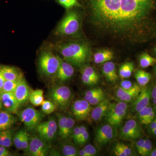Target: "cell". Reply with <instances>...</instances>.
Returning a JSON list of instances; mask_svg holds the SVG:
<instances>
[{
	"instance_id": "obj_53",
	"label": "cell",
	"mask_w": 156,
	"mask_h": 156,
	"mask_svg": "<svg viewBox=\"0 0 156 156\" xmlns=\"http://www.w3.org/2000/svg\"><path fill=\"white\" fill-rule=\"evenodd\" d=\"M78 156H88V154L86 152L84 149H82L78 151Z\"/></svg>"
},
{
	"instance_id": "obj_44",
	"label": "cell",
	"mask_w": 156,
	"mask_h": 156,
	"mask_svg": "<svg viewBox=\"0 0 156 156\" xmlns=\"http://www.w3.org/2000/svg\"><path fill=\"white\" fill-rule=\"evenodd\" d=\"M144 142H145V139H143V138H140H140L136 143V150L140 155L142 153Z\"/></svg>"
},
{
	"instance_id": "obj_35",
	"label": "cell",
	"mask_w": 156,
	"mask_h": 156,
	"mask_svg": "<svg viewBox=\"0 0 156 156\" xmlns=\"http://www.w3.org/2000/svg\"><path fill=\"white\" fill-rule=\"evenodd\" d=\"M103 92V90L101 88H96L89 89L85 92L84 99L87 101H89L90 99L95 97V95Z\"/></svg>"
},
{
	"instance_id": "obj_38",
	"label": "cell",
	"mask_w": 156,
	"mask_h": 156,
	"mask_svg": "<svg viewBox=\"0 0 156 156\" xmlns=\"http://www.w3.org/2000/svg\"><path fill=\"white\" fill-rule=\"evenodd\" d=\"M105 99V93L104 92H103L95 95V97L90 99L88 102L91 105H96Z\"/></svg>"
},
{
	"instance_id": "obj_36",
	"label": "cell",
	"mask_w": 156,
	"mask_h": 156,
	"mask_svg": "<svg viewBox=\"0 0 156 156\" xmlns=\"http://www.w3.org/2000/svg\"><path fill=\"white\" fill-rule=\"evenodd\" d=\"M58 3L65 9H71L75 6H80L78 0H57Z\"/></svg>"
},
{
	"instance_id": "obj_4",
	"label": "cell",
	"mask_w": 156,
	"mask_h": 156,
	"mask_svg": "<svg viewBox=\"0 0 156 156\" xmlns=\"http://www.w3.org/2000/svg\"><path fill=\"white\" fill-rule=\"evenodd\" d=\"M62 59L49 51L43 52L39 59V66L41 72L45 75L56 74Z\"/></svg>"
},
{
	"instance_id": "obj_57",
	"label": "cell",
	"mask_w": 156,
	"mask_h": 156,
	"mask_svg": "<svg viewBox=\"0 0 156 156\" xmlns=\"http://www.w3.org/2000/svg\"><path fill=\"white\" fill-rule=\"evenodd\" d=\"M1 91L0 90V108H2V102H1Z\"/></svg>"
},
{
	"instance_id": "obj_48",
	"label": "cell",
	"mask_w": 156,
	"mask_h": 156,
	"mask_svg": "<svg viewBox=\"0 0 156 156\" xmlns=\"http://www.w3.org/2000/svg\"><path fill=\"white\" fill-rule=\"evenodd\" d=\"M89 138V133L88 131H86L82 136L80 140L79 145H83L88 141Z\"/></svg>"
},
{
	"instance_id": "obj_11",
	"label": "cell",
	"mask_w": 156,
	"mask_h": 156,
	"mask_svg": "<svg viewBox=\"0 0 156 156\" xmlns=\"http://www.w3.org/2000/svg\"><path fill=\"white\" fill-rule=\"evenodd\" d=\"M26 151L30 156H45L48 154L50 147L46 141L34 136L30 137L29 144Z\"/></svg>"
},
{
	"instance_id": "obj_32",
	"label": "cell",
	"mask_w": 156,
	"mask_h": 156,
	"mask_svg": "<svg viewBox=\"0 0 156 156\" xmlns=\"http://www.w3.org/2000/svg\"><path fill=\"white\" fill-rule=\"evenodd\" d=\"M56 105L50 100H44L41 105V109L44 113L50 115L56 110Z\"/></svg>"
},
{
	"instance_id": "obj_13",
	"label": "cell",
	"mask_w": 156,
	"mask_h": 156,
	"mask_svg": "<svg viewBox=\"0 0 156 156\" xmlns=\"http://www.w3.org/2000/svg\"><path fill=\"white\" fill-rule=\"evenodd\" d=\"M151 88L147 87L141 89L139 95L132 102L131 107V112L138 113L149 105L151 99Z\"/></svg>"
},
{
	"instance_id": "obj_50",
	"label": "cell",
	"mask_w": 156,
	"mask_h": 156,
	"mask_svg": "<svg viewBox=\"0 0 156 156\" xmlns=\"http://www.w3.org/2000/svg\"><path fill=\"white\" fill-rule=\"evenodd\" d=\"M128 90H126V89H123L121 87H120L118 89L116 92V96L117 98L118 99H119L120 98L122 97V96L125 93H126V91Z\"/></svg>"
},
{
	"instance_id": "obj_5",
	"label": "cell",
	"mask_w": 156,
	"mask_h": 156,
	"mask_svg": "<svg viewBox=\"0 0 156 156\" xmlns=\"http://www.w3.org/2000/svg\"><path fill=\"white\" fill-rule=\"evenodd\" d=\"M72 96L70 89L64 86L54 87L51 89L49 94L50 101L62 109L67 108L71 101Z\"/></svg>"
},
{
	"instance_id": "obj_52",
	"label": "cell",
	"mask_w": 156,
	"mask_h": 156,
	"mask_svg": "<svg viewBox=\"0 0 156 156\" xmlns=\"http://www.w3.org/2000/svg\"><path fill=\"white\" fill-rule=\"evenodd\" d=\"M5 80H6L4 77L2 73L0 70V90H1V93H2V89L3 86H4V83Z\"/></svg>"
},
{
	"instance_id": "obj_29",
	"label": "cell",
	"mask_w": 156,
	"mask_h": 156,
	"mask_svg": "<svg viewBox=\"0 0 156 156\" xmlns=\"http://www.w3.org/2000/svg\"><path fill=\"white\" fill-rule=\"evenodd\" d=\"M75 122L72 117L69 116H67V122H66L65 129L62 136L61 137L62 139H68L72 136L73 130L75 127Z\"/></svg>"
},
{
	"instance_id": "obj_23",
	"label": "cell",
	"mask_w": 156,
	"mask_h": 156,
	"mask_svg": "<svg viewBox=\"0 0 156 156\" xmlns=\"http://www.w3.org/2000/svg\"><path fill=\"white\" fill-rule=\"evenodd\" d=\"M113 57V53L111 50H103L98 51L94 54V61L96 64L104 63L110 61Z\"/></svg>"
},
{
	"instance_id": "obj_47",
	"label": "cell",
	"mask_w": 156,
	"mask_h": 156,
	"mask_svg": "<svg viewBox=\"0 0 156 156\" xmlns=\"http://www.w3.org/2000/svg\"><path fill=\"white\" fill-rule=\"evenodd\" d=\"M134 69V64L132 62H128V67L127 71H126L125 78H128L131 76Z\"/></svg>"
},
{
	"instance_id": "obj_54",
	"label": "cell",
	"mask_w": 156,
	"mask_h": 156,
	"mask_svg": "<svg viewBox=\"0 0 156 156\" xmlns=\"http://www.w3.org/2000/svg\"><path fill=\"white\" fill-rule=\"evenodd\" d=\"M156 98V84L151 90V99Z\"/></svg>"
},
{
	"instance_id": "obj_39",
	"label": "cell",
	"mask_w": 156,
	"mask_h": 156,
	"mask_svg": "<svg viewBox=\"0 0 156 156\" xmlns=\"http://www.w3.org/2000/svg\"><path fill=\"white\" fill-rule=\"evenodd\" d=\"M81 75V79L82 81L85 85L87 86H92L93 85H96L98 83V81L96 80L95 79H93L91 77L87 76L84 73H82Z\"/></svg>"
},
{
	"instance_id": "obj_46",
	"label": "cell",
	"mask_w": 156,
	"mask_h": 156,
	"mask_svg": "<svg viewBox=\"0 0 156 156\" xmlns=\"http://www.w3.org/2000/svg\"><path fill=\"white\" fill-rule=\"evenodd\" d=\"M133 85L134 84L132 83L131 81L127 80L122 81L120 83V87L126 90H128V89H131Z\"/></svg>"
},
{
	"instance_id": "obj_6",
	"label": "cell",
	"mask_w": 156,
	"mask_h": 156,
	"mask_svg": "<svg viewBox=\"0 0 156 156\" xmlns=\"http://www.w3.org/2000/svg\"><path fill=\"white\" fill-rule=\"evenodd\" d=\"M128 105L120 101L116 104L111 103L105 115V119L112 126L119 125L128 111Z\"/></svg>"
},
{
	"instance_id": "obj_9",
	"label": "cell",
	"mask_w": 156,
	"mask_h": 156,
	"mask_svg": "<svg viewBox=\"0 0 156 156\" xmlns=\"http://www.w3.org/2000/svg\"><path fill=\"white\" fill-rule=\"evenodd\" d=\"M39 136L46 141H52L55 138L58 130V125L53 118L40 123L35 128Z\"/></svg>"
},
{
	"instance_id": "obj_12",
	"label": "cell",
	"mask_w": 156,
	"mask_h": 156,
	"mask_svg": "<svg viewBox=\"0 0 156 156\" xmlns=\"http://www.w3.org/2000/svg\"><path fill=\"white\" fill-rule=\"evenodd\" d=\"M112 126L110 124H105L97 128L95 131V141L98 146H104L113 139L114 132Z\"/></svg>"
},
{
	"instance_id": "obj_34",
	"label": "cell",
	"mask_w": 156,
	"mask_h": 156,
	"mask_svg": "<svg viewBox=\"0 0 156 156\" xmlns=\"http://www.w3.org/2000/svg\"><path fill=\"white\" fill-rule=\"evenodd\" d=\"M82 73H84L87 76L91 77L99 82V76L98 74L95 71L93 67L90 66H85L83 68Z\"/></svg>"
},
{
	"instance_id": "obj_31",
	"label": "cell",
	"mask_w": 156,
	"mask_h": 156,
	"mask_svg": "<svg viewBox=\"0 0 156 156\" xmlns=\"http://www.w3.org/2000/svg\"><path fill=\"white\" fill-rule=\"evenodd\" d=\"M20 80L17 81L6 80L2 89V92L14 93Z\"/></svg>"
},
{
	"instance_id": "obj_15",
	"label": "cell",
	"mask_w": 156,
	"mask_h": 156,
	"mask_svg": "<svg viewBox=\"0 0 156 156\" xmlns=\"http://www.w3.org/2000/svg\"><path fill=\"white\" fill-rule=\"evenodd\" d=\"M31 92L30 87H29L24 78H23L20 80L14 93L17 101L21 105L29 100Z\"/></svg>"
},
{
	"instance_id": "obj_24",
	"label": "cell",
	"mask_w": 156,
	"mask_h": 156,
	"mask_svg": "<svg viewBox=\"0 0 156 156\" xmlns=\"http://www.w3.org/2000/svg\"><path fill=\"white\" fill-rule=\"evenodd\" d=\"M29 100L34 106L41 105L44 101V91L42 89H36L32 91Z\"/></svg>"
},
{
	"instance_id": "obj_56",
	"label": "cell",
	"mask_w": 156,
	"mask_h": 156,
	"mask_svg": "<svg viewBox=\"0 0 156 156\" xmlns=\"http://www.w3.org/2000/svg\"><path fill=\"white\" fill-rule=\"evenodd\" d=\"M151 133V134H152L153 135H154V136H155L156 137V128H155L154 130H153Z\"/></svg>"
},
{
	"instance_id": "obj_1",
	"label": "cell",
	"mask_w": 156,
	"mask_h": 156,
	"mask_svg": "<svg viewBox=\"0 0 156 156\" xmlns=\"http://www.w3.org/2000/svg\"><path fill=\"white\" fill-rule=\"evenodd\" d=\"M104 34L137 44L156 36V0H82Z\"/></svg>"
},
{
	"instance_id": "obj_21",
	"label": "cell",
	"mask_w": 156,
	"mask_h": 156,
	"mask_svg": "<svg viewBox=\"0 0 156 156\" xmlns=\"http://www.w3.org/2000/svg\"><path fill=\"white\" fill-rule=\"evenodd\" d=\"M102 72L107 81L111 83H115L118 80L115 64L111 61L107 62L103 64Z\"/></svg>"
},
{
	"instance_id": "obj_43",
	"label": "cell",
	"mask_w": 156,
	"mask_h": 156,
	"mask_svg": "<svg viewBox=\"0 0 156 156\" xmlns=\"http://www.w3.org/2000/svg\"><path fill=\"white\" fill-rule=\"evenodd\" d=\"M156 118V107L154 109L153 111L149 115L147 118L146 119L144 122V125H148Z\"/></svg>"
},
{
	"instance_id": "obj_41",
	"label": "cell",
	"mask_w": 156,
	"mask_h": 156,
	"mask_svg": "<svg viewBox=\"0 0 156 156\" xmlns=\"http://www.w3.org/2000/svg\"><path fill=\"white\" fill-rule=\"evenodd\" d=\"M83 149L88 154V156H94L97 154V150L95 147L91 144H87Z\"/></svg>"
},
{
	"instance_id": "obj_55",
	"label": "cell",
	"mask_w": 156,
	"mask_h": 156,
	"mask_svg": "<svg viewBox=\"0 0 156 156\" xmlns=\"http://www.w3.org/2000/svg\"><path fill=\"white\" fill-rule=\"evenodd\" d=\"M150 156H156V147L155 148L152 149L150 153Z\"/></svg>"
},
{
	"instance_id": "obj_22",
	"label": "cell",
	"mask_w": 156,
	"mask_h": 156,
	"mask_svg": "<svg viewBox=\"0 0 156 156\" xmlns=\"http://www.w3.org/2000/svg\"><path fill=\"white\" fill-rule=\"evenodd\" d=\"M141 89L140 85L134 84L132 88L127 90L119 100L127 103L133 102L139 95Z\"/></svg>"
},
{
	"instance_id": "obj_49",
	"label": "cell",
	"mask_w": 156,
	"mask_h": 156,
	"mask_svg": "<svg viewBox=\"0 0 156 156\" xmlns=\"http://www.w3.org/2000/svg\"><path fill=\"white\" fill-rule=\"evenodd\" d=\"M10 155L9 150L5 147L0 145V156H8Z\"/></svg>"
},
{
	"instance_id": "obj_25",
	"label": "cell",
	"mask_w": 156,
	"mask_h": 156,
	"mask_svg": "<svg viewBox=\"0 0 156 156\" xmlns=\"http://www.w3.org/2000/svg\"><path fill=\"white\" fill-rule=\"evenodd\" d=\"M150 73L142 70H137L135 74V78L140 87H145L150 81Z\"/></svg>"
},
{
	"instance_id": "obj_51",
	"label": "cell",
	"mask_w": 156,
	"mask_h": 156,
	"mask_svg": "<svg viewBox=\"0 0 156 156\" xmlns=\"http://www.w3.org/2000/svg\"><path fill=\"white\" fill-rule=\"evenodd\" d=\"M148 130L150 132H151L153 130L156 128V118L152 122L148 125Z\"/></svg>"
},
{
	"instance_id": "obj_2",
	"label": "cell",
	"mask_w": 156,
	"mask_h": 156,
	"mask_svg": "<svg viewBox=\"0 0 156 156\" xmlns=\"http://www.w3.org/2000/svg\"><path fill=\"white\" fill-rule=\"evenodd\" d=\"M55 50L60 53L65 60L71 65L81 67L88 61L89 47L82 42H62L56 44Z\"/></svg>"
},
{
	"instance_id": "obj_33",
	"label": "cell",
	"mask_w": 156,
	"mask_h": 156,
	"mask_svg": "<svg viewBox=\"0 0 156 156\" xmlns=\"http://www.w3.org/2000/svg\"><path fill=\"white\" fill-rule=\"evenodd\" d=\"M58 118V134L60 137L62 136L65 129L66 122L67 121V116L63 115L58 114L57 115Z\"/></svg>"
},
{
	"instance_id": "obj_42",
	"label": "cell",
	"mask_w": 156,
	"mask_h": 156,
	"mask_svg": "<svg viewBox=\"0 0 156 156\" xmlns=\"http://www.w3.org/2000/svg\"><path fill=\"white\" fill-rule=\"evenodd\" d=\"M120 147L122 150L126 154V156H130L132 155V151L128 146L122 143H118Z\"/></svg>"
},
{
	"instance_id": "obj_58",
	"label": "cell",
	"mask_w": 156,
	"mask_h": 156,
	"mask_svg": "<svg viewBox=\"0 0 156 156\" xmlns=\"http://www.w3.org/2000/svg\"><path fill=\"white\" fill-rule=\"evenodd\" d=\"M154 72L155 73V74L156 75V66H154Z\"/></svg>"
},
{
	"instance_id": "obj_7",
	"label": "cell",
	"mask_w": 156,
	"mask_h": 156,
	"mask_svg": "<svg viewBox=\"0 0 156 156\" xmlns=\"http://www.w3.org/2000/svg\"><path fill=\"white\" fill-rule=\"evenodd\" d=\"M19 116L20 121L29 130L35 129L44 118V115L41 112L32 107L23 109L20 113Z\"/></svg>"
},
{
	"instance_id": "obj_26",
	"label": "cell",
	"mask_w": 156,
	"mask_h": 156,
	"mask_svg": "<svg viewBox=\"0 0 156 156\" xmlns=\"http://www.w3.org/2000/svg\"><path fill=\"white\" fill-rule=\"evenodd\" d=\"M12 131L11 129L0 131V145L10 147L12 145Z\"/></svg>"
},
{
	"instance_id": "obj_16",
	"label": "cell",
	"mask_w": 156,
	"mask_h": 156,
	"mask_svg": "<svg viewBox=\"0 0 156 156\" xmlns=\"http://www.w3.org/2000/svg\"><path fill=\"white\" fill-rule=\"evenodd\" d=\"M110 104L109 100L105 98L96 105L94 108H92L90 116L91 119L95 122H98L102 119L106 115Z\"/></svg>"
},
{
	"instance_id": "obj_8",
	"label": "cell",
	"mask_w": 156,
	"mask_h": 156,
	"mask_svg": "<svg viewBox=\"0 0 156 156\" xmlns=\"http://www.w3.org/2000/svg\"><path fill=\"white\" fill-rule=\"evenodd\" d=\"M141 126L134 119L128 120L120 131L119 136L122 139L132 141L139 139L143 135Z\"/></svg>"
},
{
	"instance_id": "obj_3",
	"label": "cell",
	"mask_w": 156,
	"mask_h": 156,
	"mask_svg": "<svg viewBox=\"0 0 156 156\" xmlns=\"http://www.w3.org/2000/svg\"><path fill=\"white\" fill-rule=\"evenodd\" d=\"M80 29V19L77 12L70 11L68 12L58 24L55 34L62 36L74 35Z\"/></svg>"
},
{
	"instance_id": "obj_59",
	"label": "cell",
	"mask_w": 156,
	"mask_h": 156,
	"mask_svg": "<svg viewBox=\"0 0 156 156\" xmlns=\"http://www.w3.org/2000/svg\"><path fill=\"white\" fill-rule=\"evenodd\" d=\"M154 52L156 53V48L154 49Z\"/></svg>"
},
{
	"instance_id": "obj_27",
	"label": "cell",
	"mask_w": 156,
	"mask_h": 156,
	"mask_svg": "<svg viewBox=\"0 0 156 156\" xmlns=\"http://www.w3.org/2000/svg\"><path fill=\"white\" fill-rule=\"evenodd\" d=\"M61 151L63 155L65 156H78L77 148L75 145L69 142H66L61 146Z\"/></svg>"
},
{
	"instance_id": "obj_19",
	"label": "cell",
	"mask_w": 156,
	"mask_h": 156,
	"mask_svg": "<svg viewBox=\"0 0 156 156\" xmlns=\"http://www.w3.org/2000/svg\"><path fill=\"white\" fill-rule=\"evenodd\" d=\"M17 122V118L11 112H0V131L11 129Z\"/></svg>"
},
{
	"instance_id": "obj_18",
	"label": "cell",
	"mask_w": 156,
	"mask_h": 156,
	"mask_svg": "<svg viewBox=\"0 0 156 156\" xmlns=\"http://www.w3.org/2000/svg\"><path fill=\"white\" fill-rule=\"evenodd\" d=\"M30 136L25 130H20L13 138L15 147L18 149L26 151L29 144Z\"/></svg>"
},
{
	"instance_id": "obj_45",
	"label": "cell",
	"mask_w": 156,
	"mask_h": 156,
	"mask_svg": "<svg viewBox=\"0 0 156 156\" xmlns=\"http://www.w3.org/2000/svg\"><path fill=\"white\" fill-rule=\"evenodd\" d=\"M128 62H126L121 66L120 67L119 71V74L121 78L124 79L125 78L126 71L128 68Z\"/></svg>"
},
{
	"instance_id": "obj_14",
	"label": "cell",
	"mask_w": 156,
	"mask_h": 156,
	"mask_svg": "<svg viewBox=\"0 0 156 156\" xmlns=\"http://www.w3.org/2000/svg\"><path fill=\"white\" fill-rule=\"evenodd\" d=\"M1 100L2 108L9 112H16L20 105L12 92H2Z\"/></svg>"
},
{
	"instance_id": "obj_20",
	"label": "cell",
	"mask_w": 156,
	"mask_h": 156,
	"mask_svg": "<svg viewBox=\"0 0 156 156\" xmlns=\"http://www.w3.org/2000/svg\"><path fill=\"white\" fill-rule=\"evenodd\" d=\"M0 70L6 80H19L23 77L21 72L13 66H0Z\"/></svg>"
},
{
	"instance_id": "obj_40",
	"label": "cell",
	"mask_w": 156,
	"mask_h": 156,
	"mask_svg": "<svg viewBox=\"0 0 156 156\" xmlns=\"http://www.w3.org/2000/svg\"><path fill=\"white\" fill-rule=\"evenodd\" d=\"M72 136L75 143L76 144H79L81 137L80 126H76L74 128Z\"/></svg>"
},
{
	"instance_id": "obj_10",
	"label": "cell",
	"mask_w": 156,
	"mask_h": 156,
	"mask_svg": "<svg viewBox=\"0 0 156 156\" xmlns=\"http://www.w3.org/2000/svg\"><path fill=\"white\" fill-rule=\"evenodd\" d=\"M71 109L76 119L87 121L90 118L92 108L88 101L84 99L74 101L72 105Z\"/></svg>"
},
{
	"instance_id": "obj_28",
	"label": "cell",
	"mask_w": 156,
	"mask_h": 156,
	"mask_svg": "<svg viewBox=\"0 0 156 156\" xmlns=\"http://www.w3.org/2000/svg\"><path fill=\"white\" fill-rule=\"evenodd\" d=\"M156 63V58H154L147 53H142L139 56V64L140 67L145 68Z\"/></svg>"
},
{
	"instance_id": "obj_37",
	"label": "cell",
	"mask_w": 156,
	"mask_h": 156,
	"mask_svg": "<svg viewBox=\"0 0 156 156\" xmlns=\"http://www.w3.org/2000/svg\"><path fill=\"white\" fill-rule=\"evenodd\" d=\"M153 149L152 144L150 140L149 139H145L144 145L142 153L140 155L142 156H147L149 155L151 151Z\"/></svg>"
},
{
	"instance_id": "obj_17",
	"label": "cell",
	"mask_w": 156,
	"mask_h": 156,
	"mask_svg": "<svg viewBox=\"0 0 156 156\" xmlns=\"http://www.w3.org/2000/svg\"><path fill=\"white\" fill-rule=\"evenodd\" d=\"M74 73V69L72 65L67 62L62 60L56 73V78L61 82H65L72 77Z\"/></svg>"
},
{
	"instance_id": "obj_30",
	"label": "cell",
	"mask_w": 156,
	"mask_h": 156,
	"mask_svg": "<svg viewBox=\"0 0 156 156\" xmlns=\"http://www.w3.org/2000/svg\"><path fill=\"white\" fill-rule=\"evenodd\" d=\"M156 107L154 105H149L148 106L144 108L141 111L137 113L138 118L140 122L143 124L144 122L146 119L147 118L151 112Z\"/></svg>"
}]
</instances>
